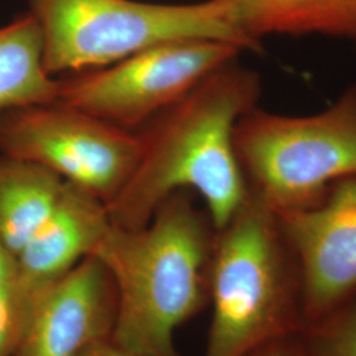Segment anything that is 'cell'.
I'll return each instance as SVG.
<instances>
[{"label":"cell","instance_id":"cell-18","mask_svg":"<svg viewBox=\"0 0 356 356\" xmlns=\"http://www.w3.org/2000/svg\"><path fill=\"white\" fill-rule=\"evenodd\" d=\"M82 356H139L128 353L126 350L120 348L119 346L113 343L110 339L103 341L101 343H97L89 348Z\"/></svg>","mask_w":356,"mask_h":356},{"label":"cell","instance_id":"cell-15","mask_svg":"<svg viewBox=\"0 0 356 356\" xmlns=\"http://www.w3.org/2000/svg\"><path fill=\"white\" fill-rule=\"evenodd\" d=\"M33 296L17 280L0 288V356H15L26 330Z\"/></svg>","mask_w":356,"mask_h":356},{"label":"cell","instance_id":"cell-8","mask_svg":"<svg viewBox=\"0 0 356 356\" xmlns=\"http://www.w3.org/2000/svg\"><path fill=\"white\" fill-rule=\"evenodd\" d=\"M277 216L300 270L306 326L356 294V177L316 206Z\"/></svg>","mask_w":356,"mask_h":356},{"label":"cell","instance_id":"cell-7","mask_svg":"<svg viewBox=\"0 0 356 356\" xmlns=\"http://www.w3.org/2000/svg\"><path fill=\"white\" fill-rule=\"evenodd\" d=\"M140 152L138 132L60 101L0 114V153L42 166L110 204Z\"/></svg>","mask_w":356,"mask_h":356},{"label":"cell","instance_id":"cell-12","mask_svg":"<svg viewBox=\"0 0 356 356\" xmlns=\"http://www.w3.org/2000/svg\"><path fill=\"white\" fill-rule=\"evenodd\" d=\"M64 185L42 166L0 156V243L15 256L51 216Z\"/></svg>","mask_w":356,"mask_h":356},{"label":"cell","instance_id":"cell-14","mask_svg":"<svg viewBox=\"0 0 356 356\" xmlns=\"http://www.w3.org/2000/svg\"><path fill=\"white\" fill-rule=\"evenodd\" d=\"M300 335L310 356H356V294Z\"/></svg>","mask_w":356,"mask_h":356},{"label":"cell","instance_id":"cell-4","mask_svg":"<svg viewBox=\"0 0 356 356\" xmlns=\"http://www.w3.org/2000/svg\"><path fill=\"white\" fill-rule=\"evenodd\" d=\"M51 76L103 67L166 41L207 38L261 51L220 0L156 4L138 0H26Z\"/></svg>","mask_w":356,"mask_h":356},{"label":"cell","instance_id":"cell-9","mask_svg":"<svg viewBox=\"0 0 356 356\" xmlns=\"http://www.w3.org/2000/svg\"><path fill=\"white\" fill-rule=\"evenodd\" d=\"M116 294L102 263L89 256L33 296L15 356H82L111 339Z\"/></svg>","mask_w":356,"mask_h":356},{"label":"cell","instance_id":"cell-16","mask_svg":"<svg viewBox=\"0 0 356 356\" xmlns=\"http://www.w3.org/2000/svg\"><path fill=\"white\" fill-rule=\"evenodd\" d=\"M300 334L269 342L247 356H310Z\"/></svg>","mask_w":356,"mask_h":356},{"label":"cell","instance_id":"cell-10","mask_svg":"<svg viewBox=\"0 0 356 356\" xmlns=\"http://www.w3.org/2000/svg\"><path fill=\"white\" fill-rule=\"evenodd\" d=\"M110 226L101 200L65 182L51 216L16 256V280L31 294L45 289L91 256Z\"/></svg>","mask_w":356,"mask_h":356},{"label":"cell","instance_id":"cell-5","mask_svg":"<svg viewBox=\"0 0 356 356\" xmlns=\"http://www.w3.org/2000/svg\"><path fill=\"white\" fill-rule=\"evenodd\" d=\"M234 145L250 191L277 214L316 206L334 184L356 177V83L316 114L254 107L238 122Z\"/></svg>","mask_w":356,"mask_h":356},{"label":"cell","instance_id":"cell-11","mask_svg":"<svg viewBox=\"0 0 356 356\" xmlns=\"http://www.w3.org/2000/svg\"><path fill=\"white\" fill-rule=\"evenodd\" d=\"M243 32L267 36H325L356 41V0H220Z\"/></svg>","mask_w":356,"mask_h":356},{"label":"cell","instance_id":"cell-13","mask_svg":"<svg viewBox=\"0 0 356 356\" xmlns=\"http://www.w3.org/2000/svg\"><path fill=\"white\" fill-rule=\"evenodd\" d=\"M60 79L44 65L42 36L31 13L0 26V114L57 101Z\"/></svg>","mask_w":356,"mask_h":356},{"label":"cell","instance_id":"cell-17","mask_svg":"<svg viewBox=\"0 0 356 356\" xmlns=\"http://www.w3.org/2000/svg\"><path fill=\"white\" fill-rule=\"evenodd\" d=\"M16 279V256L0 243V288Z\"/></svg>","mask_w":356,"mask_h":356},{"label":"cell","instance_id":"cell-3","mask_svg":"<svg viewBox=\"0 0 356 356\" xmlns=\"http://www.w3.org/2000/svg\"><path fill=\"white\" fill-rule=\"evenodd\" d=\"M209 301L213 316L204 356H247L305 326L297 261L277 213L252 191L216 229Z\"/></svg>","mask_w":356,"mask_h":356},{"label":"cell","instance_id":"cell-6","mask_svg":"<svg viewBox=\"0 0 356 356\" xmlns=\"http://www.w3.org/2000/svg\"><path fill=\"white\" fill-rule=\"evenodd\" d=\"M243 51L219 40L166 41L115 64L58 78L57 101L134 131Z\"/></svg>","mask_w":356,"mask_h":356},{"label":"cell","instance_id":"cell-1","mask_svg":"<svg viewBox=\"0 0 356 356\" xmlns=\"http://www.w3.org/2000/svg\"><path fill=\"white\" fill-rule=\"evenodd\" d=\"M261 91L259 73L236 58L139 128L136 165L106 206L111 225L144 227L181 191L204 200L216 229L227 225L250 193L235 152V128L259 106Z\"/></svg>","mask_w":356,"mask_h":356},{"label":"cell","instance_id":"cell-2","mask_svg":"<svg viewBox=\"0 0 356 356\" xmlns=\"http://www.w3.org/2000/svg\"><path fill=\"white\" fill-rule=\"evenodd\" d=\"M216 232L189 191L172 194L144 227H108L92 256L114 284L113 343L135 355L179 356L176 331L209 300Z\"/></svg>","mask_w":356,"mask_h":356}]
</instances>
